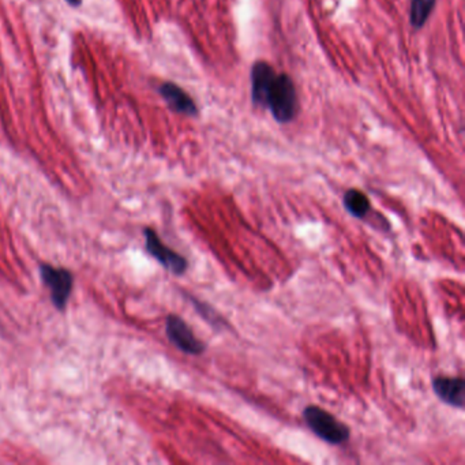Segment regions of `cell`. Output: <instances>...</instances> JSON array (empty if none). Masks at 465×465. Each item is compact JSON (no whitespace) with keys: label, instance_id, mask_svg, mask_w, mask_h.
Instances as JSON below:
<instances>
[{"label":"cell","instance_id":"obj_1","mask_svg":"<svg viewBox=\"0 0 465 465\" xmlns=\"http://www.w3.org/2000/svg\"><path fill=\"white\" fill-rule=\"evenodd\" d=\"M265 106L271 109L273 118L280 123H288L295 118L297 113L295 85L287 74H275L266 94Z\"/></svg>","mask_w":465,"mask_h":465},{"label":"cell","instance_id":"obj_2","mask_svg":"<svg viewBox=\"0 0 465 465\" xmlns=\"http://www.w3.org/2000/svg\"><path fill=\"white\" fill-rule=\"evenodd\" d=\"M303 419L318 438L328 444L341 445L349 440V427L340 422L336 416L321 407H306L303 411Z\"/></svg>","mask_w":465,"mask_h":465},{"label":"cell","instance_id":"obj_3","mask_svg":"<svg viewBox=\"0 0 465 465\" xmlns=\"http://www.w3.org/2000/svg\"><path fill=\"white\" fill-rule=\"evenodd\" d=\"M40 275L44 285L51 290V299L54 306L59 311H64L74 284L73 273L64 268H55L49 264H42Z\"/></svg>","mask_w":465,"mask_h":465},{"label":"cell","instance_id":"obj_4","mask_svg":"<svg viewBox=\"0 0 465 465\" xmlns=\"http://www.w3.org/2000/svg\"><path fill=\"white\" fill-rule=\"evenodd\" d=\"M166 333L169 341L186 355L198 356L202 355L206 349L205 344L199 338L195 337L190 326L179 316L169 314L166 322Z\"/></svg>","mask_w":465,"mask_h":465},{"label":"cell","instance_id":"obj_5","mask_svg":"<svg viewBox=\"0 0 465 465\" xmlns=\"http://www.w3.org/2000/svg\"><path fill=\"white\" fill-rule=\"evenodd\" d=\"M145 246L148 252L154 259H157L167 271L176 275H182L186 273L189 268V262L185 256L180 254L173 252L172 249L167 247L161 239L159 237L157 232L151 228H145Z\"/></svg>","mask_w":465,"mask_h":465},{"label":"cell","instance_id":"obj_6","mask_svg":"<svg viewBox=\"0 0 465 465\" xmlns=\"http://www.w3.org/2000/svg\"><path fill=\"white\" fill-rule=\"evenodd\" d=\"M433 390L445 404L463 409L464 408V380L454 377H435Z\"/></svg>","mask_w":465,"mask_h":465},{"label":"cell","instance_id":"obj_7","mask_svg":"<svg viewBox=\"0 0 465 465\" xmlns=\"http://www.w3.org/2000/svg\"><path fill=\"white\" fill-rule=\"evenodd\" d=\"M159 92L172 111L187 116H195L198 113V109L192 99L178 85L166 82L160 86Z\"/></svg>","mask_w":465,"mask_h":465},{"label":"cell","instance_id":"obj_8","mask_svg":"<svg viewBox=\"0 0 465 465\" xmlns=\"http://www.w3.org/2000/svg\"><path fill=\"white\" fill-rule=\"evenodd\" d=\"M275 77V71L271 64L256 62L252 70V84H253V101L256 106H265L266 94L269 86Z\"/></svg>","mask_w":465,"mask_h":465},{"label":"cell","instance_id":"obj_9","mask_svg":"<svg viewBox=\"0 0 465 465\" xmlns=\"http://www.w3.org/2000/svg\"><path fill=\"white\" fill-rule=\"evenodd\" d=\"M342 202H344L345 209L349 211L354 217L360 218V220L366 218L371 211V204H370V199L367 198V195L356 189L347 191L344 194Z\"/></svg>","mask_w":465,"mask_h":465},{"label":"cell","instance_id":"obj_10","mask_svg":"<svg viewBox=\"0 0 465 465\" xmlns=\"http://www.w3.org/2000/svg\"><path fill=\"white\" fill-rule=\"evenodd\" d=\"M437 0H412L409 8V21L415 29H421L430 17Z\"/></svg>","mask_w":465,"mask_h":465},{"label":"cell","instance_id":"obj_11","mask_svg":"<svg viewBox=\"0 0 465 465\" xmlns=\"http://www.w3.org/2000/svg\"><path fill=\"white\" fill-rule=\"evenodd\" d=\"M70 6H74V7H77V6H80L81 4V0H66Z\"/></svg>","mask_w":465,"mask_h":465}]
</instances>
